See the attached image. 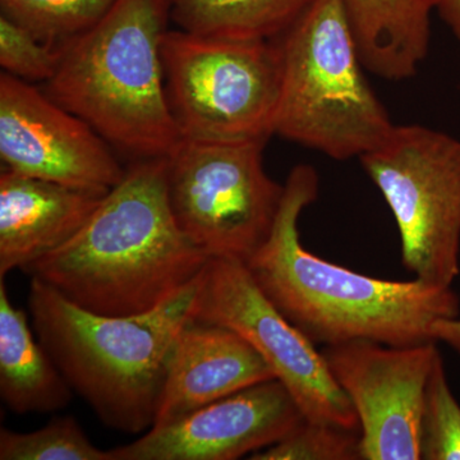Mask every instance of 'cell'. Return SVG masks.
I'll return each mask as SVG.
<instances>
[{
    "instance_id": "6da1fadb",
    "label": "cell",
    "mask_w": 460,
    "mask_h": 460,
    "mask_svg": "<svg viewBox=\"0 0 460 460\" xmlns=\"http://www.w3.org/2000/svg\"><path fill=\"white\" fill-rule=\"evenodd\" d=\"M284 187L270 235L246 265L263 295L314 345L431 343L436 321L459 316L460 298L452 287L417 278L377 279L305 250L298 222L319 196V174L314 166L296 165Z\"/></svg>"
},
{
    "instance_id": "7a4b0ae2",
    "label": "cell",
    "mask_w": 460,
    "mask_h": 460,
    "mask_svg": "<svg viewBox=\"0 0 460 460\" xmlns=\"http://www.w3.org/2000/svg\"><path fill=\"white\" fill-rule=\"evenodd\" d=\"M210 257L175 222L166 159L133 162L83 229L22 271L90 313L133 316L177 296Z\"/></svg>"
},
{
    "instance_id": "3957f363",
    "label": "cell",
    "mask_w": 460,
    "mask_h": 460,
    "mask_svg": "<svg viewBox=\"0 0 460 460\" xmlns=\"http://www.w3.org/2000/svg\"><path fill=\"white\" fill-rule=\"evenodd\" d=\"M199 275L165 304L133 316L90 313L32 278L36 337L108 428L128 434L153 428L172 345L195 319Z\"/></svg>"
},
{
    "instance_id": "277c9868",
    "label": "cell",
    "mask_w": 460,
    "mask_h": 460,
    "mask_svg": "<svg viewBox=\"0 0 460 460\" xmlns=\"http://www.w3.org/2000/svg\"><path fill=\"white\" fill-rule=\"evenodd\" d=\"M163 0H117L95 26L58 45L45 93L133 162L166 159L181 140L166 95Z\"/></svg>"
},
{
    "instance_id": "5b68a950",
    "label": "cell",
    "mask_w": 460,
    "mask_h": 460,
    "mask_svg": "<svg viewBox=\"0 0 460 460\" xmlns=\"http://www.w3.org/2000/svg\"><path fill=\"white\" fill-rule=\"evenodd\" d=\"M275 41L274 135L334 160L359 159L386 140L395 124L366 77L341 0H316Z\"/></svg>"
},
{
    "instance_id": "8992f818",
    "label": "cell",
    "mask_w": 460,
    "mask_h": 460,
    "mask_svg": "<svg viewBox=\"0 0 460 460\" xmlns=\"http://www.w3.org/2000/svg\"><path fill=\"white\" fill-rule=\"evenodd\" d=\"M166 95L181 138L268 141L280 95L277 41H242L164 30Z\"/></svg>"
},
{
    "instance_id": "52a82bcc",
    "label": "cell",
    "mask_w": 460,
    "mask_h": 460,
    "mask_svg": "<svg viewBox=\"0 0 460 460\" xmlns=\"http://www.w3.org/2000/svg\"><path fill=\"white\" fill-rule=\"evenodd\" d=\"M266 142L181 138L166 157L175 222L208 257L246 262L270 235L286 187L265 171Z\"/></svg>"
},
{
    "instance_id": "ba28073f",
    "label": "cell",
    "mask_w": 460,
    "mask_h": 460,
    "mask_svg": "<svg viewBox=\"0 0 460 460\" xmlns=\"http://www.w3.org/2000/svg\"><path fill=\"white\" fill-rule=\"evenodd\" d=\"M359 162L394 217L404 268L452 287L460 274V140L402 124Z\"/></svg>"
},
{
    "instance_id": "9c48e42d",
    "label": "cell",
    "mask_w": 460,
    "mask_h": 460,
    "mask_svg": "<svg viewBox=\"0 0 460 460\" xmlns=\"http://www.w3.org/2000/svg\"><path fill=\"white\" fill-rule=\"evenodd\" d=\"M195 320L233 330L252 345L305 419L359 429L352 402L323 353L263 295L246 262L210 257L199 275Z\"/></svg>"
},
{
    "instance_id": "30bf717a",
    "label": "cell",
    "mask_w": 460,
    "mask_h": 460,
    "mask_svg": "<svg viewBox=\"0 0 460 460\" xmlns=\"http://www.w3.org/2000/svg\"><path fill=\"white\" fill-rule=\"evenodd\" d=\"M436 344L352 341L323 348L332 376L358 417L361 460L420 459V413Z\"/></svg>"
},
{
    "instance_id": "8fae6325",
    "label": "cell",
    "mask_w": 460,
    "mask_h": 460,
    "mask_svg": "<svg viewBox=\"0 0 460 460\" xmlns=\"http://www.w3.org/2000/svg\"><path fill=\"white\" fill-rule=\"evenodd\" d=\"M0 157L8 171L77 189L107 192L126 174L90 124L5 72L0 75Z\"/></svg>"
},
{
    "instance_id": "7c38bea8",
    "label": "cell",
    "mask_w": 460,
    "mask_h": 460,
    "mask_svg": "<svg viewBox=\"0 0 460 460\" xmlns=\"http://www.w3.org/2000/svg\"><path fill=\"white\" fill-rule=\"evenodd\" d=\"M304 419L289 390L271 378L154 426L111 453L113 460H234L278 443Z\"/></svg>"
},
{
    "instance_id": "4fadbf2b",
    "label": "cell",
    "mask_w": 460,
    "mask_h": 460,
    "mask_svg": "<svg viewBox=\"0 0 460 460\" xmlns=\"http://www.w3.org/2000/svg\"><path fill=\"white\" fill-rule=\"evenodd\" d=\"M271 378L270 366L241 335L193 319L172 345L154 426Z\"/></svg>"
},
{
    "instance_id": "5bb4252c",
    "label": "cell",
    "mask_w": 460,
    "mask_h": 460,
    "mask_svg": "<svg viewBox=\"0 0 460 460\" xmlns=\"http://www.w3.org/2000/svg\"><path fill=\"white\" fill-rule=\"evenodd\" d=\"M109 190L65 186L8 171L0 175V278L65 246Z\"/></svg>"
},
{
    "instance_id": "9a60e30c",
    "label": "cell",
    "mask_w": 460,
    "mask_h": 460,
    "mask_svg": "<svg viewBox=\"0 0 460 460\" xmlns=\"http://www.w3.org/2000/svg\"><path fill=\"white\" fill-rule=\"evenodd\" d=\"M366 71L414 77L428 57L435 0H341Z\"/></svg>"
},
{
    "instance_id": "2e32d148",
    "label": "cell",
    "mask_w": 460,
    "mask_h": 460,
    "mask_svg": "<svg viewBox=\"0 0 460 460\" xmlns=\"http://www.w3.org/2000/svg\"><path fill=\"white\" fill-rule=\"evenodd\" d=\"M65 375L33 338L25 311L9 299L0 278V396L16 414L50 413L74 398Z\"/></svg>"
},
{
    "instance_id": "e0dca14e",
    "label": "cell",
    "mask_w": 460,
    "mask_h": 460,
    "mask_svg": "<svg viewBox=\"0 0 460 460\" xmlns=\"http://www.w3.org/2000/svg\"><path fill=\"white\" fill-rule=\"evenodd\" d=\"M316 0H175L169 17L181 30L242 41H272Z\"/></svg>"
},
{
    "instance_id": "ac0fdd59",
    "label": "cell",
    "mask_w": 460,
    "mask_h": 460,
    "mask_svg": "<svg viewBox=\"0 0 460 460\" xmlns=\"http://www.w3.org/2000/svg\"><path fill=\"white\" fill-rule=\"evenodd\" d=\"M117 0H0V14L58 47L95 26Z\"/></svg>"
},
{
    "instance_id": "d6986e66",
    "label": "cell",
    "mask_w": 460,
    "mask_h": 460,
    "mask_svg": "<svg viewBox=\"0 0 460 460\" xmlns=\"http://www.w3.org/2000/svg\"><path fill=\"white\" fill-rule=\"evenodd\" d=\"M0 460H113L91 443L74 417H54L36 431L0 429Z\"/></svg>"
},
{
    "instance_id": "ffe728a7",
    "label": "cell",
    "mask_w": 460,
    "mask_h": 460,
    "mask_svg": "<svg viewBox=\"0 0 460 460\" xmlns=\"http://www.w3.org/2000/svg\"><path fill=\"white\" fill-rule=\"evenodd\" d=\"M420 459L460 460V404L453 394L438 350L423 394Z\"/></svg>"
},
{
    "instance_id": "44dd1931",
    "label": "cell",
    "mask_w": 460,
    "mask_h": 460,
    "mask_svg": "<svg viewBox=\"0 0 460 460\" xmlns=\"http://www.w3.org/2000/svg\"><path fill=\"white\" fill-rule=\"evenodd\" d=\"M361 431L304 419L271 447L251 460H361Z\"/></svg>"
},
{
    "instance_id": "7402d4cb",
    "label": "cell",
    "mask_w": 460,
    "mask_h": 460,
    "mask_svg": "<svg viewBox=\"0 0 460 460\" xmlns=\"http://www.w3.org/2000/svg\"><path fill=\"white\" fill-rule=\"evenodd\" d=\"M59 50L39 40L25 27L0 14V66L5 74L48 83L56 74Z\"/></svg>"
},
{
    "instance_id": "603a6c76",
    "label": "cell",
    "mask_w": 460,
    "mask_h": 460,
    "mask_svg": "<svg viewBox=\"0 0 460 460\" xmlns=\"http://www.w3.org/2000/svg\"><path fill=\"white\" fill-rule=\"evenodd\" d=\"M432 339L444 343L460 358V317L436 321L431 326Z\"/></svg>"
},
{
    "instance_id": "cb8c5ba5",
    "label": "cell",
    "mask_w": 460,
    "mask_h": 460,
    "mask_svg": "<svg viewBox=\"0 0 460 460\" xmlns=\"http://www.w3.org/2000/svg\"><path fill=\"white\" fill-rule=\"evenodd\" d=\"M435 11L460 45V0H435Z\"/></svg>"
},
{
    "instance_id": "d4e9b609",
    "label": "cell",
    "mask_w": 460,
    "mask_h": 460,
    "mask_svg": "<svg viewBox=\"0 0 460 460\" xmlns=\"http://www.w3.org/2000/svg\"><path fill=\"white\" fill-rule=\"evenodd\" d=\"M163 2H164L165 4L168 5L169 8H171L172 5V3H174L175 0H163Z\"/></svg>"
}]
</instances>
